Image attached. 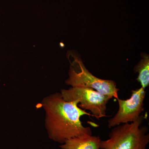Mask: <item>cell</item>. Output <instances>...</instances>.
Returning a JSON list of instances; mask_svg holds the SVG:
<instances>
[{
	"label": "cell",
	"instance_id": "cell-1",
	"mask_svg": "<svg viewBox=\"0 0 149 149\" xmlns=\"http://www.w3.org/2000/svg\"><path fill=\"white\" fill-rule=\"evenodd\" d=\"M78 101H65L60 93H55L43 99L42 106L45 111V123L49 138L63 144L68 139L85 135H92L89 127L80 120L84 115H92L78 106Z\"/></svg>",
	"mask_w": 149,
	"mask_h": 149
},
{
	"label": "cell",
	"instance_id": "cell-2",
	"mask_svg": "<svg viewBox=\"0 0 149 149\" xmlns=\"http://www.w3.org/2000/svg\"><path fill=\"white\" fill-rule=\"evenodd\" d=\"M145 116L141 115L134 122L114 127L109 139L101 141L100 149H146L149 143L148 128L142 126Z\"/></svg>",
	"mask_w": 149,
	"mask_h": 149
},
{
	"label": "cell",
	"instance_id": "cell-3",
	"mask_svg": "<svg viewBox=\"0 0 149 149\" xmlns=\"http://www.w3.org/2000/svg\"><path fill=\"white\" fill-rule=\"evenodd\" d=\"M68 57L70 63L69 77L65 84L72 87H82L93 88L104 95L117 100L119 89L113 80H103L96 77L89 72L82 60L74 53H68Z\"/></svg>",
	"mask_w": 149,
	"mask_h": 149
},
{
	"label": "cell",
	"instance_id": "cell-4",
	"mask_svg": "<svg viewBox=\"0 0 149 149\" xmlns=\"http://www.w3.org/2000/svg\"><path fill=\"white\" fill-rule=\"evenodd\" d=\"M63 99L67 102L77 100L78 106L91 112L97 119L106 117L107 104L111 97L104 95L93 88L74 87L61 91Z\"/></svg>",
	"mask_w": 149,
	"mask_h": 149
},
{
	"label": "cell",
	"instance_id": "cell-5",
	"mask_svg": "<svg viewBox=\"0 0 149 149\" xmlns=\"http://www.w3.org/2000/svg\"><path fill=\"white\" fill-rule=\"evenodd\" d=\"M145 90L141 87L131 91L130 98L126 100L117 99L119 109L114 116L108 120L109 128L134 122L140 117L144 110V101L146 95Z\"/></svg>",
	"mask_w": 149,
	"mask_h": 149
},
{
	"label": "cell",
	"instance_id": "cell-6",
	"mask_svg": "<svg viewBox=\"0 0 149 149\" xmlns=\"http://www.w3.org/2000/svg\"><path fill=\"white\" fill-rule=\"evenodd\" d=\"M100 137L85 135L68 139L59 146L61 149H100Z\"/></svg>",
	"mask_w": 149,
	"mask_h": 149
},
{
	"label": "cell",
	"instance_id": "cell-7",
	"mask_svg": "<svg viewBox=\"0 0 149 149\" xmlns=\"http://www.w3.org/2000/svg\"><path fill=\"white\" fill-rule=\"evenodd\" d=\"M134 70L139 74L137 80L141 83V87L144 89L149 85V57L144 55L143 58L135 66Z\"/></svg>",
	"mask_w": 149,
	"mask_h": 149
}]
</instances>
